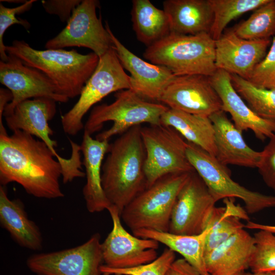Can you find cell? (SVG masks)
I'll list each match as a JSON object with an SVG mask.
<instances>
[{"mask_svg":"<svg viewBox=\"0 0 275 275\" xmlns=\"http://www.w3.org/2000/svg\"><path fill=\"white\" fill-rule=\"evenodd\" d=\"M61 163L41 140L22 130H0V183L20 184L29 194L38 198L63 197L59 179Z\"/></svg>","mask_w":275,"mask_h":275,"instance_id":"6da1fadb","label":"cell"},{"mask_svg":"<svg viewBox=\"0 0 275 275\" xmlns=\"http://www.w3.org/2000/svg\"><path fill=\"white\" fill-rule=\"evenodd\" d=\"M141 127H131L110 144L102 166L103 190L120 216L125 207L147 187Z\"/></svg>","mask_w":275,"mask_h":275,"instance_id":"7a4b0ae2","label":"cell"},{"mask_svg":"<svg viewBox=\"0 0 275 275\" xmlns=\"http://www.w3.org/2000/svg\"><path fill=\"white\" fill-rule=\"evenodd\" d=\"M6 51L44 74L59 93L69 99L79 96L99 59L93 52L84 54L75 49L38 50L24 41L17 40L6 45Z\"/></svg>","mask_w":275,"mask_h":275,"instance_id":"3957f363","label":"cell"},{"mask_svg":"<svg viewBox=\"0 0 275 275\" xmlns=\"http://www.w3.org/2000/svg\"><path fill=\"white\" fill-rule=\"evenodd\" d=\"M144 58L170 70L176 76H212L215 66V40L209 34L196 35L171 33L146 48Z\"/></svg>","mask_w":275,"mask_h":275,"instance_id":"277c9868","label":"cell"},{"mask_svg":"<svg viewBox=\"0 0 275 275\" xmlns=\"http://www.w3.org/2000/svg\"><path fill=\"white\" fill-rule=\"evenodd\" d=\"M115 99L109 104L94 107L84 125V132L90 135L99 131L104 123L113 121V125L96 136L99 141H109L116 135L142 123L161 124V117L169 107L162 103L146 100L131 89L116 92Z\"/></svg>","mask_w":275,"mask_h":275,"instance_id":"5b68a950","label":"cell"},{"mask_svg":"<svg viewBox=\"0 0 275 275\" xmlns=\"http://www.w3.org/2000/svg\"><path fill=\"white\" fill-rule=\"evenodd\" d=\"M191 172L159 178L125 207L121 214L123 222L132 232L142 229L169 232L177 197Z\"/></svg>","mask_w":275,"mask_h":275,"instance_id":"8992f818","label":"cell"},{"mask_svg":"<svg viewBox=\"0 0 275 275\" xmlns=\"http://www.w3.org/2000/svg\"><path fill=\"white\" fill-rule=\"evenodd\" d=\"M56 101L46 98H37L25 100L18 104L9 115L4 116L8 127L12 131L22 130L43 141L54 153L62 168L64 183L77 178L86 176L82 171L80 146L69 140L72 151L71 156L66 158L56 151L57 142L51 139L53 132L49 121L57 112Z\"/></svg>","mask_w":275,"mask_h":275,"instance_id":"52a82bcc","label":"cell"},{"mask_svg":"<svg viewBox=\"0 0 275 275\" xmlns=\"http://www.w3.org/2000/svg\"><path fill=\"white\" fill-rule=\"evenodd\" d=\"M131 89V78L124 71L113 47L99 57L94 72L84 87L78 101L61 117L65 133L77 134L84 128L82 119L89 109L113 92Z\"/></svg>","mask_w":275,"mask_h":275,"instance_id":"ba28073f","label":"cell"},{"mask_svg":"<svg viewBox=\"0 0 275 275\" xmlns=\"http://www.w3.org/2000/svg\"><path fill=\"white\" fill-rule=\"evenodd\" d=\"M186 155L189 162L218 201L238 198L244 203L248 214L275 207V196L266 195L247 189L231 178L227 167L199 146L187 142Z\"/></svg>","mask_w":275,"mask_h":275,"instance_id":"9c48e42d","label":"cell"},{"mask_svg":"<svg viewBox=\"0 0 275 275\" xmlns=\"http://www.w3.org/2000/svg\"><path fill=\"white\" fill-rule=\"evenodd\" d=\"M141 133L146 153L147 188L167 174L195 171L187 157V142L174 128L149 125L142 127Z\"/></svg>","mask_w":275,"mask_h":275,"instance_id":"30bf717a","label":"cell"},{"mask_svg":"<svg viewBox=\"0 0 275 275\" xmlns=\"http://www.w3.org/2000/svg\"><path fill=\"white\" fill-rule=\"evenodd\" d=\"M99 3L82 0L73 10L66 26L54 37L48 40L46 49L67 47L89 48L100 57L113 46L111 36L96 14Z\"/></svg>","mask_w":275,"mask_h":275,"instance_id":"8fae6325","label":"cell"},{"mask_svg":"<svg viewBox=\"0 0 275 275\" xmlns=\"http://www.w3.org/2000/svg\"><path fill=\"white\" fill-rule=\"evenodd\" d=\"M100 239L96 233L77 246L33 254L27 259L26 266L37 275H102Z\"/></svg>","mask_w":275,"mask_h":275,"instance_id":"7c38bea8","label":"cell"},{"mask_svg":"<svg viewBox=\"0 0 275 275\" xmlns=\"http://www.w3.org/2000/svg\"><path fill=\"white\" fill-rule=\"evenodd\" d=\"M217 202L196 171L191 172L177 197L169 232L186 235L201 234L206 229Z\"/></svg>","mask_w":275,"mask_h":275,"instance_id":"4fadbf2b","label":"cell"},{"mask_svg":"<svg viewBox=\"0 0 275 275\" xmlns=\"http://www.w3.org/2000/svg\"><path fill=\"white\" fill-rule=\"evenodd\" d=\"M107 210L112 219L113 228L101 244L103 265L111 268L125 269L149 263L157 258L158 242L131 234L123 226L117 208L111 205Z\"/></svg>","mask_w":275,"mask_h":275,"instance_id":"5bb4252c","label":"cell"},{"mask_svg":"<svg viewBox=\"0 0 275 275\" xmlns=\"http://www.w3.org/2000/svg\"><path fill=\"white\" fill-rule=\"evenodd\" d=\"M8 56L6 62L0 61V82L11 92L13 99L6 106L4 117L10 114L20 103L31 98L68 101L69 99L60 94L53 82L44 74L25 65L16 57Z\"/></svg>","mask_w":275,"mask_h":275,"instance_id":"9a60e30c","label":"cell"},{"mask_svg":"<svg viewBox=\"0 0 275 275\" xmlns=\"http://www.w3.org/2000/svg\"><path fill=\"white\" fill-rule=\"evenodd\" d=\"M158 102L170 108L207 117L222 110L209 76L200 74L176 76Z\"/></svg>","mask_w":275,"mask_h":275,"instance_id":"2e32d148","label":"cell"},{"mask_svg":"<svg viewBox=\"0 0 275 275\" xmlns=\"http://www.w3.org/2000/svg\"><path fill=\"white\" fill-rule=\"evenodd\" d=\"M270 39L247 40L238 37L232 29L215 41L217 69L249 80L255 67L264 59Z\"/></svg>","mask_w":275,"mask_h":275,"instance_id":"e0dca14e","label":"cell"},{"mask_svg":"<svg viewBox=\"0 0 275 275\" xmlns=\"http://www.w3.org/2000/svg\"><path fill=\"white\" fill-rule=\"evenodd\" d=\"M105 26L111 36L113 47L122 66L130 73V89L145 99L158 102L176 76L167 67L147 62L134 54L115 36L107 22Z\"/></svg>","mask_w":275,"mask_h":275,"instance_id":"ac0fdd59","label":"cell"},{"mask_svg":"<svg viewBox=\"0 0 275 275\" xmlns=\"http://www.w3.org/2000/svg\"><path fill=\"white\" fill-rule=\"evenodd\" d=\"M209 79L221 98L222 110L230 114L238 129H250L262 141L275 134V120L260 117L244 102L232 86L230 74L217 69Z\"/></svg>","mask_w":275,"mask_h":275,"instance_id":"d6986e66","label":"cell"},{"mask_svg":"<svg viewBox=\"0 0 275 275\" xmlns=\"http://www.w3.org/2000/svg\"><path fill=\"white\" fill-rule=\"evenodd\" d=\"M214 130L215 158L223 164L257 168L261 152L250 148L238 129L223 110L209 117Z\"/></svg>","mask_w":275,"mask_h":275,"instance_id":"ffe728a7","label":"cell"},{"mask_svg":"<svg viewBox=\"0 0 275 275\" xmlns=\"http://www.w3.org/2000/svg\"><path fill=\"white\" fill-rule=\"evenodd\" d=\"M255 249V240L241 229L205 256L210 275H235L249 268Z\"/></svg>","mask_w":275,"mask_h":275,"instance_id":"44dd1931","label":"cell"},{"mask_svg":"<svg viewBox=\"0 0 275 275\" xmlns=\"http://www.w3.org/2000/svg\"><path fill=\"white\" fill-rule=\"evenodd\" d=\"M80 146L86 183L82 194L90 213L107 210L111 206L103 190L101 182L102 161L110 146L108 141H99L84 132Z\"/></svg>","mask_w":275,"mask_h":275,"instance_id":"7402d4cb","label":"cell"},{"mask_svg":"<svg viewBox=\"0 0 275 275\" xmlns=\"http://www.w3.org/2000/svg\"><path fill=\"white\" fill-rule=\"evenodd\" d=\"M163 7L169 19L171 33L210 34L214 14L209 0H166Z\"/></svg>","mask_w":275,"mask_h":275,"instance_id":"603a6c76","label":"cell"},{"mask_svg":"<svg viewBox=\"0 0 275 275\" xmlns=\"http://www.w3.org/2000/svg\"><path fill=\"white\" fill-rule=\"evenodd\" d=\"M0 223L12 239L22 247L33 250L42 248L38 227L30 220L19 199L10 200L5 186H0Z\"/></svg>","mask_w":275,"mask_h":275,"instance_id":"cb8c5ba5","label":"cell"},{"mask_svg":"<svg viewBox=\"0 0 275 275\" xmlns=\"http://www.w3.org/2000/svg\"><path fill=\"white\" fill-rule=\"evenodd\" d=\"M160 121L161 124L176 129L187 142L216 156L214 127L209 117L169 108Z\"/></svg>","mask_w":275,"mask_h":275,"instance_id":"d4e9b609","label":"cell"},{"mask_svg":"<svg viewBox=\"0 0 275 275\" xmlns=\"http://www.w3.org/2000/svg\"><path fill=\"white\" fill-rule=\"evenodd\" d=\"M209 231V228H207L200 234L186 235L142 229L133 232V234L164 244L182 255L201 275H210L206 270L205 262V245Z\"/></svg>","mask_w":275,"mask_h":275,"instance_id":"484cf974","label":"cell"},{"mask_svg":"<svg viewBox=\"0 0 275 275\" xmlns=\"http://www.w3.org/2000/svg\"><path fill=\"white\" fill-rule=\"evenodd\" d=\"M131 16L136 38L147 47L171 33L167 13L149 0H133Z\"/></svg>","mask_w":275,"mask_h":275,"instance_id":"4316f807","label":"cell"},{"mask_svg":"<svg viewBox=\"0 0 275 275\" xmlns=\"http://www.w3.org/2000/svg\"><path fill=\"white\" fill-rule=\"evenodd\" d=\"M235 198L224 199V207H214L207 227L209 231L205 245V256L245 226L242 219L249 221L248 213L235 204Z\"/></svg>","mask_w":275,"mask_h":275,"instance_id":"83f0119b","label":"cell"},{"mask_svg":"<svg viewBox=\"0 0 275 275\" xmlns=\"http://www.w3.org/2000/svg\"><path fill=\"white\" fill-rule=\"evenodd\" d=\"M239 37L247 40L270 39L275 36V0L255 10L246 20L232 28Z\"/></svg>","mask_w":275,"mask_h":275,"instance_id":"f1b7e54d","label":"cell"},{"mask_svg":"<svg viewBox=\"0 0 275 275\" xmlns=\"http://www.w3.org/2000/svg\"><path fill=\"white\" fill-rule=\"evenodd\" d=\"M234 88L248 105L260 117L275 120V87L259 88L236 74H230Z\"/></svg>","mask_w":275,"mask_h":275,"instance_id":"f546056e","label":"cell"},{"mask_svg":"<svg viewBox=\"0 0 275 275\" xmlns=\"http://www.w3.org/2000/svg\"><path fill=\"white\" fill-rule=\"evenodd\" d=\"M214 14L210 35L219 39L227 24L243 14L255 10L269 0H209Z\"/></svg>","mask_w":275,"mask_h":275,"instance_id":"4dcf8cb0","label":"cell"},{"mask_svg":"<svg viewBox=\"0 0 275 275\" xmlns=\"http://www.w3.org/2000/svg\"><path fill=\"white\" fill-rule=\"evenodd\" d=\"M255 249L249 264L252 272L275 271V234L259 230L254 235Z\"/></svg>","mask_w":275,"mask_h":275,"instance_id":"1f68e13d","label":"cell"},{"mask_svg":"<svg viewBox=\"0 0 275 275\" xmlns=\"http://www.w3.org/2000/svg\"><path fill=\"white\" fill-rule=\"evenodd\" d=\"M175 260V252L167 248L149 263L125 269L111 268L102 264L100 270L102 275H164Z\"/></svg>","mask_w":275,"mask_h":275,"instance_id":"d6a6232c","label":"cell"},{"mask_svg":"<svg viewBox=\"0 0 275 275\" xmlns=\"http://www.w3.org/2000/svg\"><path fill=\"white\" fill-rule=\"evenodd\" d=\"M35 0L27 1L24 4L15 8H8L0 3V57L1 60L6 62L9 56L6 51V47L4 43V35L6 30L11 25L15 24L22 25L28 30L31 25L25 19L18 18L16 15L23 13L32 8Z\"/></svg>","mask_w":275,"mask_h":275,"instance_id":"836d02e7","label":"cell"},{"mask_svg":"<svg viewBox=\"0 0 275 275\" xmlns=\"http://www.w3.org/2000/svg\"><path fill=\"white\" fill-rule=\"evenodd\" d=\"M275 75V36L268 52L264 59L255 67L248 80L254 86L263 89H271Z\"/></svg>","mask_w":275,"mask_h":275,"instance_id":"e575fe53","label":"cell"},{"mask_svg":"<svg viewBox=\"0 0 275 275\" xmlns=\"http://www.w3.org/2000/svg\"><path fill=\"white\" fill-rule=\"evenodd\" d=\"M257 168L264 182L272 189L275 196V134L261 151Z\"/></svg>","mask_w":275,"mask_h":275,"instance_id":"d590c367","label":"cell"},{"mask_svg":"<svg viewBox=\"0 0 275 275\" xmlns=\"http://www.w3.org/2000/svg\"><path fill=\"white\" fill-rule=\"evenodd\" d=\"M82 1L80 0H47L41 3L45 11L58 16L63 22H67L73 10Z\"/></svg>","mask_w":275,"mask_h":275,"instance_id":"8d00e7d4","label":"cell"},{"mask_svg":"<svg viewBox=\"0 0 275 275\" xmlns=\"http://www.w3.org/2000/svg\"><path fill=\"white\" fill-rule=\"evenodd\" d=\"M164 275H201L200 272L185 259L175 260Z\"/></svg>","mask_w":275,"mask_h":275,"instance_id":"74e56055","label":"cell"},{"mask_svg":"<svg viewBox=\"0 0 275 275\" xmlns=\"http://www.w3.org/2000/svg\"><path fill=\"white\" fill-rule=\"evenodd\" d=\"M13 99L11 92L8 89L0 88V125H4L2 120L5 109Z\"/></svg>","mask_w":275,"mask_h":275,"instance_id":"f35d334b","label":"cell"},{"mask_svg":"<svg viewBox=\"0 0 275 275\" xmlns=\"http://www.w3.org/2000/svg\"><path fill=\"white\" fill-rule=\"evenodd\" d=\"M245 228L251 230H264L275 234V226L264 225L249 221L245 225Z\"/></svg>","mask_w":275,"mask_h":275,"instance_id":"ab89813d","label":"cell"},{"mask_svg":"<svg viewBox=\"0 0 275 275\" xmlns=\"http://www.w3.org/2000/svg\"><path fill=\"white\" fill-rule=\"evenodd\" d=\"M247 275H275L274 272H260L246 273Z\"/></svg>","mask_w":275,"mask_h":275,"instance_id":"60d3db41","label":"cell"},{"mask_svg":"<svg viewBox=\"0 0 275 275\" xmlns=\"http://www.w3.org/2000/svg\"><path fill=\"white\" fill-rule=\"evenodd\" d=\"M26 1H27L25 0H1V2H6L10 3H21L22 4L25 3Z\"/></svg>","mask_w":275,"mask_h":275,"instance_id":"b9f144b4","label":"cell"},{"mask_svg":"<svg viewBox=\"0 0 275 275\" xmlns=\"http://www.w3.org/2000/svg\"><path fill=\"white\" fill-rule=\"evenodd\" d=\"M275 87V75L272 81L271 88Z\"/></svg>","mask_w":275,"mask_h":275,"instance_id":"7bdbcfd3","label":"cell"},{"mask_svg":"<svg viewBox=\"0 0 275 275\" xmlns=\"http://www.w3.org/2000/svg\"><path fill=\"white\" fill-rule=\"evenodd\" d=\"M235 275H247L246 273L245 272V271L241 272L238 273H237Z\"/></svg>","mask_w":275,"mask_h":275,"instance_id":"ee69618b","label":"cell"}]
</instances>
